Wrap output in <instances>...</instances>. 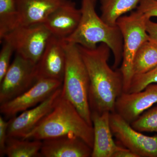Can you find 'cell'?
Masks as SVG:
<instances>
[{
    "instance_id": "obj_20",
    "label": "cell",
    "mask_w": 157,
    "mask_h": 157,
    "mask_svg": "<svg viewBox=\"0 0 157 157\" xmlns=\"http://www.w3.org/2000/svg\"><path fill=\"white\" fill-rule=\"evenodd\" d=\"M20 25L15 0H0V39Z\"/></svg>"
},
{
    "instance_id": "obj_9",
    "label": "cell",
    "mask_w": 157,
    "mask_h": 157,
    "mask_svg": "<svg viewBox=\"0 0 157 157\" xmlns=\"http://www.w3.org/2000/svg\"><path fill=\"white\" fill-rule=\"evenodd\" d=\"M63 82L53 79H39L25 92L1 104L0 112L7 118L33 108L42 103L63 86Z\"/></svg>"
},
{
    "instance_id": "obj_24",
    "label": "cell",
    "mask_w": 157,
    "mask_h": 157,
    "mask_svg": "<svg viewBox=\"0 0 157 157\" xmlns=\"http://www.w3.org/2000/svg\"><path fill=\"white\" fill-rule=\"evenodd\" d=\"M136 9L149 18L157 17V0H141Z\"/></svg>"
},
{
    "instance_id": "obj_21",
    "label": "cell",
    "mask_w": 157,
    "mask_h": 157,
    "mask_svg": "<svg viewBox=\"0 0 157 157\" xmlns=\"http://www.w3.org/2000/svg\"><path fill=\"white\" fill-rule=\"evenodd\" d=\"M131 125L138 132L157 133V106L144 112Z\"/></svg>"
},
{
    "instance_id": "obj_18",
    "label": "cell",
    "mask_w": 157,
    "mask_h": 157,
    "mask_svg": "<svg viewBox=\"0 0 157 157\" xmlns=\"http://www.w3.org/2000/svg\"><path fill=\"white\" fill-rule=\"evenodd\" d=\"M157 66V44L150 39L144 42L134 58L133 76L147 73Z\"/></svg>"
},
{
    "instance_id": "obj_13",
    "label": "cell",
    "mask_w": 157,
    "mask_h": 157,
    "mask_svg": "<svg viewBox=\"0 0 157 157\" xmlns=\"http://www.w3.org/2000/svg\"><path fill=\"white\" fill-rule=\"evenodd\" d=\"M81 17V11L72 0H67L49 15L43 24L52 36L62 39L75 31Z\"/></svg>"
},
{
    "instance_id": "obj_11",
    "label": "cell",
    "mask_w": 157,
    "mask_h": 157,
    "mask_svg": "<svg viewBox=\"0 0 157 157\" xmlns=\"http://www.w3.org/2000/svg\"><path fill=\"white\" fill-rule=\"evenodd\" d=\"M157 103V83H152L140 91L123 93L116 102L115 112L131 124Z\"/></svg>"
},
{
    "instance_id": "obj_17",
    "label": "cell",
    "mask_w": 157,
    "mask_h": 157,
    "mask_svg": "<svg viewBox=\"0 0 157 157\" xmlns=\"http://www.w3.org/2000/svg\"><path fill=\"white\" fill-rule=\"evenodd\" d=\"M141 0H100L101 19L109 25H117L124 14L137 9Z\"/></svg>"
},
{
    "instance_id": "obj_3",
    "label": "cell",
    "mask_w": 157,
    "mask_h": 157,
    "mask_svg": "<svg viewBox=\"0 0 157 157\" xmlns=\"http://www.w3.org/2000/svg\"><path fill=\"white\" fill-rule=\"evenodd\" d=\"M64 136L79 137L93 148V127L61 94L53 110L35 128L21 138L42 140Z\"/></svg>"
},
{
    "instance_id": "obj_4",
    "label": "cell",
    "mask_w": 157,
    "mask_h": 157,
    "mask_svg": "<svg viewBox=\"0 0 157 157\" xmlns=\"http://www.w3.org/2000/svg\"><path fill=\"white\" fill-rule=\"evenodd\" d=\"M66 68L62 86V96L76 107L85 120L93 126L89 101L90 79L78 46L65 42Z\"/></svg>"
},
{
    "instance_id": "obj_1",
    "label": "cell",
    "mask_w": 157,
    "mask_h": 157,
    "mask_svg": "<svg viewBox=\"0 0 157 157\" xmlns=\"http://www.w3.org/2000/svg\"><path fill=\"white\" fill-rule=\"evenodd\" d=\"M77 45L89 77L91 111L115 112L116 102L124 93V80L120 69L108 64L110 48L104 43L93 49Z\"/></svg>"
},
{
    "instance_id": "obj_12",
    "label": "cell",
    "mask_w": 157,
    "mask_h": 157,
    "mask_svg": "<svg viewBox=\"0 0 157 157\" xmlns=\"http://www.w3.org/2000/svg\"><path fill=\"white\" fill-rule=\"evenodd\" d=\"M66 63L63 39L52 36L37 63V80L45 78L63 82Z\"/></svg>"
},
{
    "instance_id": "obj_26",
    "label": "cell",
    "mask_w": 157,
    "mask_h": 157,
    "mask_svg": "<svg viewBox=\"0 0 157 157\" xmlns=\"http://www.w3.org/2000/svg\"><path fill=\"white\" fill-rule=\"evenodd\" d=\"M146 30L150 39L157 44V23L152 21L151 18L147 20Z\"/></svg>"
},
{
    "instance_id": "obj_14",
    "label": "cell",
    "mask_w": 157,
    "mask_h": 157,
    "mask_svg": "<svg viewBox=\"0 0 157 157\" xmlns=\"http://www.w3.org/2000/svg\"><path fill=\"white\" fill-rule=\"evenodd\" d=\"M42 142L41 157H91L92 148L76 136H62Z\"/></svg>"
},
{
    "instance_id": "obj_25",
    "label": "cell",
    "mask_w": 157,
    "mask_h": 157,
    "mask_svg": "<svg viewBox=\"0 0 157 157\" xmlns=\"http://www.w3.org/2000/svg\"><path fill=\"white\" fill-rule=\"evenodd\" d=\"M9 120L6 121L2 116H0V156L5 155V147L8 139V131Z\"/></svg>"
},
{
    "instance_id": "obj_19",
    "label": "cell",
    "mask_w": 157,
    "mask_h": 157,
    "mask_svg": "<svg viewBox=\"0 0 157 157\" xmlns=\"http://www.w3.org/2000/svg\"><path fill=\"white\" fill-rule=\"evenodd\" d=\"M42 140L8 137L5 155L8 157H41Z\"/></svg>"
},
{
    "instance_id": "obj_23",
    "label": "cell",
    "mask_w": 157,
    "mask_h": 157,
    "mask_svg": "<svg viewBox=\"0 0 157 157\" xmlns=\"http://www.w3.org/2000/svg\"><path fill=\"white\" fill-rule=\"evenodd\" d=\"M4 42L0 52V82L2 80L10 67L11 56L14 50L9 42Z\"/></svg>"
},
{
    "instance_id": "obj_6",
    "label": "cell",
    "mask_w": 157,
    "mask_h": 157,
    "mask_svg": "<svg viewBox=\"0 0 157 157\" xmlns=\"http://www.w3.org/2000/svg\"><path fill=\"white\" fill-rule=\"evenodd\" d=\"M52 36L44 24L20 25L6 34L1 42H9L16 54L37 64Z\"/></svg>"
},
{
    "instance_id": "obj_10",
    "label": "cell",
    "mask_w": 157,
    "mask_h": 157,
    "mask_svg": "<svg viewBox=\"0 0 157 157\" xmlns=\"http://www.w3.org/2000/svg\"><path fill=\"white\" fill-rule=\"evenodd\" d=\"M62 86L42 103L9 119L8 137L22 138L35 128L54 109L61 96Z\"/></svg>"
},
{
    "instance_id": "obj_2",
    "label": "cell",
    "mask_w": 157,
    "mask_h": 157,
    "mask_svg": "<svg viewBox=\"0 0 157 157\" xmlns=\"http://www.w3.org/2000/svg\"><path fill=\"white\" fill-rule=\"evenodd\" d=\"M96 0H82L81 17L77 28L65 42L93 49L101 43L107 44L113 54V68L117 69L122 61L123 39L118 26H111L98 16Z\"/></svg>"
},
{
    "instance_id": "obj_15",
    "label": "cell",
    "mask_w": 157,
    "mask_h": 157,
    "mask_svg": "<svg viewBox=\"0 0 157 157\" xmlns=\"http://www.w3.org/2000/svg\"><path fill=\"white\" fill-rule=\"evenodd\" d=\"M110 112L91 111L94 140L92 157H113L121 147L113 138L110 125Z\"/></svg>"
},
{
    "instance_id": "obj_16",
    "label": "cell",
    "mask_w": 157,
    "mask_h": 157,
    "mask_svg": "<svg viewBox=\"0 0 157 157\" xmlns=\"http://www.w3.org/2000/svg\"><path fill=\"white\" fill-rule=\"evenodd\" d=\"M20 25L43 24L67 0H15Z\"/></svg>"
},
{
    "instance_id": "obj_8",
    "label": "cell",
    "mask_w": 157,
    "mask_h": 157,
    "mask_svg": "<svg viewBox=\"0 0 157 157\" xmlns=\"http://www.w3.org/2000/svg\"><path fill=\"white\" fill-rule=\"evenodd\" d=\"M110 125L113 136L138 157H157V135H143L116 112L110 113Z\"/></svg>"
},
{
    "instance_id": "obj_7",
    "label": "cell",
    "mask_w": 157,
    "mask_h": 157,
    "mask_svg": "<svg viewBox=\"0 0 157 157\" xmlns=\"http://www.w3.org/2000/svg\"><path fill=\"white\" fill-rule=\"evenodd\" d=\"M37 64L18 54L0 82V104L25 92L37 81Z\"/></svg>"
},
{
    "instance_id": "obj_22",
    "label": "cell",
    "mask_w": 157,
    "mask_h": 157,
    "mask_svg": "<svg viewBox=\"0 0 157 157\" xmlns=\"http://www.w3.org/2000/svg\"><path fill=\"white\" fill-rule=\"evenodd\" d=\"M157 83V66L147 73L133 77L128 92H137L142 90L149 85Z\"/></svg>"
},
{
    "instance_id": "obj_5",
    "label": "cell",
    "mask_w": 157,
    "mask_h": 157,
    "mask_svg": "<svg viewBox=\"0 0 157 157\" xmlns=\"http://www.w3.org/2000/svg\"><path fill=\"white\" fill-rule=\"evenodd\" d=\"M149 18L140 11H132L117 20L123 39L122 61L120 68L123 76L124 92H128L133 77L134 58L138 49L150 37L147 32L146 23Z\"/></svg>"
},
{
    "instance_id": "obj_28",
    "label": "cell",
    "mask_w": 157,
    "mask_h": 157,
    "mask_svg": "<svg viewBox=\"0 0 157 157\" xmlns=\"http://www.w3.org/2000/svg\"><path fill=\"white\" fill-rule=\"evenodd\" d=\"M96 1H97V0H96Z\"/></svg>"
},
{
    "instance_id": "obj_27",
    "label": "cell",
    "mask_w": 157,
    "mask_h": 157,
    "mask_svg": "<svg viewBox=\"0 0 157 157\" xmlns=\"http://www.w3.org/2000/svg\"><path fill=\"white\" fill-rule=\"evenodd\" d=\"M113 157H138L132 151L127 148L121 147L116 152Z\"/></svg>"
}]
</instances>
